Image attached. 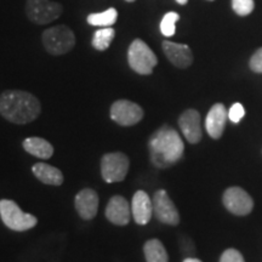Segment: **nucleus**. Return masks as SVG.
Instances as JSON below:
<instances>
[{"mask_svg":"<svg viewBox=\"0 0 262 262\" xmlns=\"http://www.w3.org/2000/svg\"><path fill=\"white\" fill-rule=\"evenodd\" d=\"M41 112L34 95L22 90H5L0 95V114L10 123L24 125L35 120Z\"/></svg>","mask_w":262,"mask_h":262,"instance_id":"obj_1","label":"nucleus"},{"mask_svg":"<svg viewBox=\"0 0 262 262\" xmlns=\"http://www.w3.org/2000/svg\"><path fill=\"white\" fill-rule=\"evenodd\" d=\"M148 148L150 162L157 168L166 169L182 158L185 145L178 131L164 125L150 136Z\"/></svg>","mask_w":262,"mask_h":262,"instance_id":"obj_2","label":"nucleus"},{"mask_svg":"<svg viewBox=\"0 0 262 262\" xmlns=\"http://www.w3.org/2000/svg\"><path fill=\"white\" fill-rule=\"evenodd\" d=\"M41 40L49 54L58 56L67 54L74 48L75 35L70 27L60 25L47 29L42 33Z\"/></svg>","mask_w":262,"mask_h":262,"instance_id":"obj_3","label":"nucleus"},{"mask_svg":"<svg viewBox=\"0 0 262 262\" xmlns=\"http://www.w3.org/2000/svg\"><path fill=\"white\" fill-rule=\"evenodd\" d=\"M0 216L6 227L16 232L28 231L38 224L34 215L24 212L14 201L10 199L0 201Z\"/></svg>","mask_w":262,"mask_h":262,"instance_id":"obj_4","label":"nucleus"},{"mask_svg":"<svg viewBox=\"0 0 262 262\" xmlns=\"http://www.w3.org/2000/svg\"><path fill=\"white\" fill-rule=\"evenodd\" d=\"M127 61L130 68L141 75L152 74L153 68L158 63V58L148 45L141 39H135L127 51Z\"/></svg>","mask_w":262,"mask_h":262,"instance_id":"obj_5","label":"nucleus"},{"mask_svg":"<svg viewBox=\"0 0 262 262\" xmlns=\"http://www.w3.org/2000/svg\"><path fill=\"white\" fill-rule=\"evenodd\" d=\"M63 6L50 0H27L26 14L29 21L35 25H48L60 17Z\"/></svg>","mask_w":262,"mask_h":262,"instance_id":"obj_6","label":"nucleus"},{"mask_svg":"<svg viewBox=\"0 0 262 262\" xmlns=\"http://www.w3.org/2000/svg\"><path fill=\"white\" fill-rule=\"evenodd\" d=\"M130 160L122 152L107 153L101 159V175L108 183L122 182L129 171Z\"/></svg>","mask_w":262,"mask_h":262,"instance_id":"obj_7","label":"nucleus"},{"mask_svg":"<svg viewBox=\"0 0 262 262\" xmlns=\"http://www.w3.org/2000/svg\"><path fill=\"white\" fill-rule=\"evenodd\" d=\"M143 110L129 100H118L111 107V118L122 126H133L143 118Z\"/></svg>","mask_w":262,"mask_h":262,"instance_id":"obj_8","label":"nucleus"},{"mask_svg":"<svg viewBox=\"0 0 262 262\" xmlns=\"http://www.w3.org/2000/svg\"><path fill=\"white\" fill-rule=\"evenodd\" d=\"M152 203L153 214H155L157 220L169 226L179 225L180 214L166 191H164V189L157 191L153 195Z\"/></svg>","mask_w":262,"mask_h":262,"instance_id":"obj_9","label":"nucleus"},{"mask_svg":"<svg viewBox=\"0 0 262 262\" xmlns=\"http://www.w3.org/2000/svg\"><path fill=\"white\" fill-rule=\"evenodd\" d=\"M222 202L226 209L232 214L238 216H245L250 214L254 209V201L243 188L229 187L225 191Z\"/></svg>","mask_w":262,"mask_h":262,"instance_id":"obj_10","label":"nucleus"},{"mask_svg":"<svg viewBox=\"0 0 262 262\" xmlns=\"http://www.w3.org/2000/svg\"><path fill=\"white\" fill-rule=\"evenodd\" d=\"M179 126L181 129L183 136L189 143H198L202 140V125H201V114L195 110L185 111L179 118Z\"/></svg>","mask_w":262,"mask_h":262,"instance_id":"obj_11","label":"nucleus"},{"mask_svg":"<svg viewBox=\"0 0 262 262\" xmlns=\"http://www.w3.org/2000/svg\"><path fill=\"white\" fill-rule=\"evenodd\" d=\"M75 210L83 220L89 221L96 216L98 210V194L91 188H84L75 195Z\"/></svg>","mask_w":262,"mask_h":262,"instance_id":"obj_12","label":"nucleus"},{"mask_svg":"<svg viewBox=\"0 0 262 262\" xmlns=\"http://www.w3.org/2000/svg\"><path fill=\"white\" fill-rule=\"evenodd\" d=\"M106 217L117 226H126L130 222L131 205L122 195H114L106 206Z\"/></svg>","mask_w":262,"mask_h":262,"instance_id":"obj_13","label":"nucleus"},{"mask_svg":"<svg viewBox=\"0 0 262 262\" xmlns=\"http://www.w3.org/2000/svg\"><path fill=\"white\" fill-rule=\"evenodd\" d=\"M163 51L168 60L178 68H187L193 63V54L189 47L169 40L163 41Z\"/></svg>","mask_w":262,"mask_h":262,"instance_id":"obj_14","label":"nucleus"},{"mask_svg":"<svg viewBox=\"0 0 262 262\" xmlns=\"http://www.w3.org/2000/svg\"><path fill=\"white\" fill-rule=\"evenodd\" d=\"M131 214L137 225H147L153 215V203L145 191H137L131 202Z\"/></svg>","mask_w":262,"mask_h":262,"instance_id":"obj_15","label":"nucleus"},{"mask_svg":"<svg viewBox=\"0 0 262 262\" xmlns=\"http://www.w3.org/2000/svg\"><path fill=\"white\" fill-rule=\"evenodd\" d=\"M228 119V111L222 103H216L210 108L205 119V127L209 136L212 139H220L225 131L226 122Z\"/></svg>","mask_w":262,"mask_h":262,"instance_id":"obj_16","label":"nucleus"},{"mask_svg":"<svg viewBox=\"0 0 262 262\" xmlns=\"http://www.w3.org/2000/svg\"><path fill=\"white\" fill-rule=\"evenodd\" d=\"M32 171L39 181L45 185L50 186H60L63 183V173L55 166L49 165L45 163H37L33 165Z\"/></svg>","mask_w":262,"mask_h":262,"instance_id":"obj_17","label":"nucleus"},{"mask_svg":"<svg viewBox=\"0 0 262 262\" xmlns=\"http://www.w3.org/2000/svg\"><path fill=\"white\" fill-rule=\"evenodd\" d=\"M24 148L29 155L40 159H49L54 155V147L41 137H28L24 141Z\"/></svg>","mask_w":262,"mask_h":262,"instance_id":"obj_18","label":"nucleus"},{"mask_svg":"<svg viewBox=\"0 0 262 262\" xmlns=\"http://www.w3.org/2000/svg\"><path fill=\"white\" fill-rule=\"evenodd\" d=\"M147 262H168L169 256L163 243L158 239H149L143 247Z\"/></svg>","mask_w":262,"mask_h":262,"instance_id":"obj_19","label":"nucleus"},{"mask_svg":"<svg viewBox=\"0 0 262 262\" xmlns=\"http://www.w3.org/2000/svg\"><path fill=\"white\" fill-rule=\"evenodd\" d=\"M118 12L114 8H111L103 12L91 14L88 16V24L96 27H112L117 22Z\"/></svg>","mask_w":262,"mask_h":262,"instance_id":"obj_20","label":"nucleus"},{"mask_svg":"<svg viewBox=\"0 0 262 262\" xmlns=\"http://www.w3.org/2000/svg\"><path fill=\"white\" fill-rule=\"evenodd\" d=\"M116 37V31L112 27H102L95 32L93 38V47L98 51H104L110 48L111 42Z\"/></svg>","mask_w":262,"mask_h":262,"instance_id":"obj_21","label":"nucleus"},{"mask_svg":"<svg viewBox=\"0 0 262 262\" xmlns=\"http://www.w3.org/2000/svg\"><path fill=\"white\" fill-rule=\"evenodd\" d=\"M180 19V15L176 12H168L160 22V31L164 37H172L176 32V22Z\"/></svg>","mask_w":262,"mask_h":262,"instance_id":"obj_22","label":"nucleus"},{"mask_svg":"<svg viewBox=\"0 0 262 262\" xmlns=\"http://www.w3.org/2000/svg\"><path fill=\"white\" fill-rule=\"evenodd\" d=\"M254 0H232V8L239 16H248L254 10Z\"/></svg>","mask_w":262,"mask_h":262,"instance_id":"obj_23","label":"nucleus"},{"mask_svg":"<svg viewBox=\"0 0 262 262\" xmlns=\"http://www.w3.org/2000/svg\"><path fill=\"white\" fill-rule=\"evenodd\" d=\"M220 262H245L243 255L239 253L235 249H227L224 254L221 255Z\"/></svg>","mask_w":262,"mask_h":262,"instance_id":"obj_24","label":"nucleus"},{"mask_svg":"<svg viewBox=\"0 0 262 262\" xmlns=\"http://www.w3.org/2000/svg\"><path fill=\"white\" fill-rule=\"evenodd\" d=\"M245 111L241 103H234L228 111V119L233 123H239L242 118L244 117Z\"/></svg>","mask_w":262,"mask_h":262,"instance_id":"obj_25","label":"nucleus"},{"mask_svg":"<svg viewBox=\"0 0 262 262\" xmlns=\"http://www.w3.org/2000/svg\"><path fill=\"white\" fill-rule=\"evenodd\" d=\"M249 66H250L251 71H254L255 73H262V48L258 49L251 56Z\"/></svg>","mask_w":262,"mask_h":262,"instance_id":"obj_26","label":"nucleus"},{"mask_svg":"<svg viewBox=\"0 0 262 262\" xmlns=\"http://www.w3.org/2000/svg\"><path fill=\"white\" fill-rule=\"evenodd\" d=\"M183 262H203V261L198 260V258H194V257H187L183 260Z\"/></svg>","mask_w":262,"mask_h":262,"instance_id":"obj_27","label":"nucleus"},{"mask_svg":"<svg viewBox=\"0 0 262 262\" xmlns=\"http://www.w3.org/2000/svg\"><path fill=\"white\" fill-rule=\"evenodd\" d=\"M180 5H186L188 3V0H176Z\"/></svg>","mask_w":262,"mask_h":262,"instance_id":"obj_28","label":"nucleus"},{"mask_svg":"<svg viewBox=\"0 0 262 262\" xmlns=\"http://www.w3.org/2000/svg\"><path fill=\"white\" fill-rule=\"evenodd\" d=\"M125 2H127V3H134V2H135V0H125Z\"/></svg>","mask_w":262,"mask_h":262,"instance_id":"obj_29","label":"nucleus"},{"mask_svg":"<svg viewBox=\"0 0 262 262\" xmlns=\"http://www.w3.org/2000/svg\"><path fill=\"white\" fill-rule=\"evenodd\" d=\"M209 2H214V0H209Z\"/></svg>","mask_w":262,"mask_h":262,"instance_id":"obj_30","label":"nucleus"}]
</instances>
